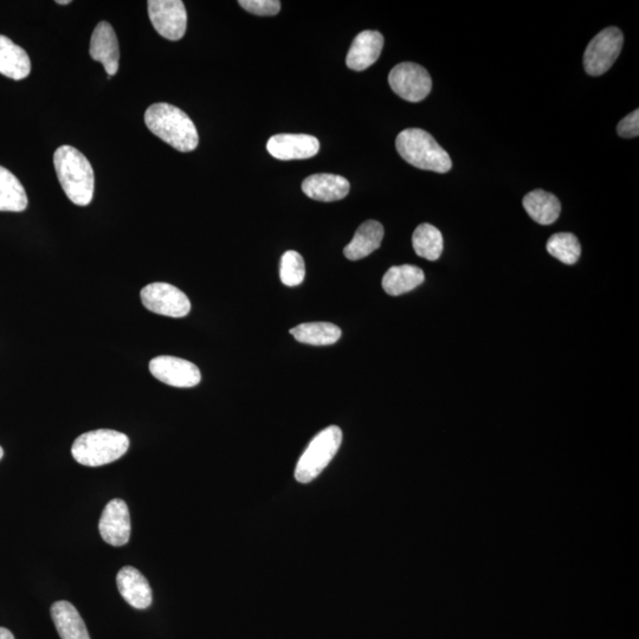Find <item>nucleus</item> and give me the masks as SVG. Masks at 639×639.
Segmentation results:
<instances>
[{
	"mask_svg": "<svg viewBox=\"0 0 639 639\" xmlns=\"http://www.w3.org/2000/svg\"><path fill=\"white\" fill-rule=\"evenodd\" d=\"M524 208L528 216L541 225H551L560 216L561 204L559 199L550 192L535 190L524 198Z\"/></svg>",
	"mask_w": 639,
	"mask_h": 639,
	"instance_id": "nucleus-20",
	"label": "nucleus"
},
{
	"mask_svg": "<svg viewBox=\"0 0 639 639\" xmlns=\"http://www.w3.org/2000/svg\"><path fill=\"white\" fill-rule=\"evenodd\" d=\"M58 180L71 203L87 206L94 197L95 177L92 165L75 147H58L54 154Z\"/></svg>",
	"mask_w": 639,
	"mask_h": 639,
	"instance_id": "nucleus-2",
	"label": "nucleus"
},
{
	"mask_svg": "<svg viewBox=\"0 0 639 639\" xmlns=\"http://www.w3.org/2000/svg\"><path fill=\"white\" fill-rule=\"evenodd\" d=\"M129 449V438L122 432L100 429L77 437L71 454L86 467H101L120 460Z\"/></svg>",
	"mask_w": 639,
	"mask_h": 639,
	"instance_id": "nucleus-4",
	"label": "nucleus"
},
{
	"mask_svg": "<svg viewBox=\"0 0 639 639\" xmlns=\"http://www.w3.org/2000/svg\"><path fill=\"white\" fill-rule=\"evenodd\" d=\"M617 132L622 138H637L639 135V111L636 109L619 122Z\"/></svg>",
	"mask_w": 639,
	"mask_h": 639,
	"instance_id": "nucleus-28",
	"label": "nucleus"
},
{
	"mask_svg": "<svg viewBox=\"0 0 639 639\" xmlns=\"http://www.w3.org/2000/svg\"><path fill=\"white\" fill-rule=\"evenodd\" d=\"M341 443L342 431L339 426L332 425L319 432L309 443L296 466V480L300 483L314 481L337 455Z\"/></svg>",
	"mask_w": 639,
	"mask_h": 639,
	"instance_id": "nucleus-5",
	"label": "nucleus"
},
{
	"mask_svg": "<svg viewBox=\"0 0 639 639\" xmlns=\"http://www.w3.org/2000/svg\"><path fill=\"white\" fill-rule=\"evenodd\" d=\"M150 372L159 382L179 389H190L202 380V373L195 364L170 355H160L152 359Z\"/></svg>",
	"mask_w": 639,
	"mask_h": 639,
	"instance_id": "nucleus-10",
	"label": "nucleus"
},
{
	"mask_svg": "<svg viewBox=\"0 0 639 639\" xmlns=\"http://www.w3.org/2000/svg\"><path fill=\"white\" fill-rule=\"evenodd\" d=\"M383 238V225L377 221H367L355 231L353 240L344 249V254L350 261L363 260L380 248Z\"/></svg>",
	"mask_w": 639,
	"mask_h": 639,
	"instance_id": "nucleus-17",
	"label": "nucleus"
},
{
	"mask_svg": "<svg viewBox=\"0 0 639 639\" xmlns=\"http://www.w3.org/2000/svg\"><path fill=\"white\" fill-rule=\"evenodd\" d=\"M0 639H15V636L12 635V632L5 628H0Z\"/></svg>",
	"mask_w": 639,
	"mask_h": 639,
	"instance_id": "nucleus-29",
	"label": "nucleus"
},
{
	"mask_svg": "<svg viewBox=\"0 0 639 639\" xmlns=\"http://www.w3.org/2000/svg\"><path fill=\"white\" fill-rule=\"evenodd\" d=\"M31 71L30 57L10 38L0 35V74L15 81L27 79Z\"/></svg>",
	"mask_w": 639,
	"mask_h": 639,
	"instance_id": "nucleus-18",
	"label": "nucleus"
},
{
	"mask_svg": "<svg viewBox=\"0 0 639 639\" xmlns=\"http://www.w3.org/2000/svg\"><path fill=\"white\" fill-rule=\"evenodd\" d=\"M267 150L279 160L309 159L319 153L320 142L313 135L277 134L269 139Z\"/></svg>",
	"mask_w": 639,
	"mask_h": 639,
	"instance_id": "nucleus-12",
	"label": "nucleus"
},
{
	"mask_svg": "<svg viewBox=\"0 0 639 639\" xmlns=\"http://www.w3.org/2000/svg\"><path fill=\"white\" fill-rule=\"evenodd\" d=\"M547 251L548 254L568 266L576 264L582 255V247H580L578 238L570 232L554 234L547 242Z\"/></svg>",
	"mask_w": 639,
	"mask_h": 639,
	"instance_id": "nucleus-25",
	"label": "nucleus"
},
{
	"mask_svg": "<svg viewBox=\"0 0 639 639\" xmlns=\"http://www.w3.org/2000/svg\"><path fill=\"white\" fill-rule=\"evenodd\" d=\"M3 456H4V450L2 447H0V460H2Z\"/></svg>",
	"mask_w": 639,
	"mask_h": 639,
	"instance_id": "nucleus-31",
	"label": "nucleus"
},
{
	"mask_svg": "<svg viewBox=\"0 0 639 639\" xmlns=\"http://www.w3.org/2000/svg\"><path fill=\"white\" fill-rule=\"evenodd\" d=\"M131 515L126 502L114 499L103 509L99 531L103 540L114 547L125 546L131 538Z\"/></svg>",
	"mask_w": 639,
	"mask_h": 639,
	"instance_id": "nucleus-11",
	"label": "nucleus"
},
{
	"mask_svg": "<svg viewBox=\"0 0 639 639\" xmlns=\"http://www.w3.org/2000/svg\"><path fill=\"white\" fill-rule=\"evenodd\" d=\"M290 334L301 344L331 346L341 338V329L329 322H309L290 329Z\"/></svg>",
	"mask_w": 639,
	"mask_h": 639,
	"instance_id": "nucleus-23",
	"label": "nucleus"
},
{
	"mask_svg": "<svg viewBox=\"0 0 639 639\" xmlns=\"http://www.w3.org/2000/svg\"><path fill=\"white\" fill-rule=\"evenodd\" d=\"M145 124L154 135L179 152L195 151L199 144L197 128L189 115L170 103H154L148 107Z\"/></svg>",
	"mask_w": 639,
	"mask_h": 639,
	"instance_id": "nucleus-1",
	"label": "nucleus"
},
{
	"mask_svg": "<svg viewBox=\"0 0 639 639\" xmlns=\"http://www.w3.org/2000/svg\"><path fill=\"white\" fill-rule=\"evenodd\" d=\"M116 584L122 598L134 609L150 608L153 600L152 589L144 574L137 568L132 566L121 568L116 576Z\"/></svg>",
	"mask_w": 639,
	"mask_h": 639,
	"instance_id": "nucleus-14",
	"label": "nucleus"
},
{
	"mask_svg": "<svg viewBox=\"0 0 639 639\" xmlns=\"http://www.w3.org/2000/svg\"><path fill=\"white\" fill-rule=\"evenodd\" d=\"M384 47V37L378 31L366 30L354 38L346 57L347 67L363 71L378 61Z\"/></svg>",
	"mask_w": 639,
	"mask_h": 639,
	"instance_id": "nucleus-15",
	"label": "nucleus"
},
{
	"mask_svg": "<svg viewBox=\"0 0 639 639\" xmlns=\"http://www.w3.org/2000/svg\"><path fill=\"white\" fill-rule=\"evenodd\" d=\"M390 86L399 98L409 102H421L431 92L432 80L428 70L419 64L404 62L391 70Z\"/></svg>",
	"mask_w": 639,
	"mask_h": 639,
	"instance_id": "nucleus-8",
	"label": "nucleus"
},
{
	"mask_svg": "<svg viewBox=\"0 0 639 639\" xmlns=\"http://www.w3.org/2000/svg\"><path fill=\"white\" fill-rule=\"evenodd\" d=\"M412 245L419 257L432 262L437 261L444 249L442 232L434 225L421 224L413 232Z\"/></svg>",
	"mask_w": 639,
	"mask_h": 639,
	"instance_id": "nucleus-24",
	"label": "nucleus"
},
{
	"mask_svg": "<svg viewBox=\"0 0 639 639\" xmlns=\"http://www.w3.org/2000/svg\"><path fill=\"white\" fill-rule=\"evenodd\" d=\"M28 208L24 186L14 173L0 166V211L22 212Z\"/></svg>",
	"mask_w": 639,
	"mask_h": 639,
	"instance_id": "nucleus-22",
	"label": "nucleus"
},
{
	"mask_svg": "<svg viewBox=\"0 0 639 639\" xmlns=\"http://www.w3.org/2000/svg\"><path fill=\"white\" fill-rule=\"evenodd\" d=\"M306 266L303 257L294 250L287 251L281 258L280 277L284 286L296 287L305 280Z\"/></svg>",
	"mask_w": 639,
	"mask_h": 639,
	"instance_id": "nucleus-26",
	"label": "nucleus"
},
{
	"mask_svg": "<svg viewBox=\"0 0 639 639\" xmlns=\"http://www.w3.org/2000/svg\"><path fill=\"white\" fill-rule=\"evenodd\" d=\"M623 43V32L618 28L612 27L600 31L585 50L586 73L591 76H600L609 71L621 54Z\"/></svg>",
	"mask_w": 639,
	"mask_h": 639,
	"instance_id": "nucleus-7",
	"label": "nucleus"
},
{
	"mask_svg": "<svg viewBox=\"0 0 639 639\" xmlns=\"http://www.w3.org/2000/svg\"><path fill=\"white\" fill-rule=\"evenodd\" d=\"M56 3H57V4H60V5H68V4H71L70 0H57V2H56Z\"/></svg>",
	"mask_w": 639,
	"mask_h": 639,
	"instance_id": "nucleus-30",
	"label": "nucleus"
},
{
	"mask_svg": "<svg viewBox=\"0 0 639 639\" xmlns=\"http://www.w3.org/2000/svg\"><path fill=\"white\" fill-rule=\"evenodd\" d=\"M89 54L94 61L103 64L108 77L118 73L120 61L119 41L111 24L101 22L96 25L92 40H90Z\"/></svg>",
	"mask_w": 639,
	"mask_h": 639,
	"instance_id": "nucleus-13",
	"label": "nucleus"
},
{
	"mask_svg": "<svg viewBox=\"0 0 639 639\" xmlns=\"http://www.w3.org/2000/svg\"><path fill=\"white\" fill-rule=\"evenodd\" d=\"M425 281L424 271L411 264L392 267L383 277V288L386 294L399 296L410 293Z\"/></svg>",
	"mask_w": 639,
	"mask_h": 639,
	"instance_id": "nucleus-21",
	"label": "nucleus"
},
{
	"mask_svg": "<svg viewBox=\"0 0 639 639\" xmlns=\"http://www.w3.org/2000/svg\"><path fill=\"white\" fill-rule=\"evenodd\" d=\"M350 189V182L337 174H313L302 183V191L306 196L324 203L344 199L350 193Z\"/></svg>",
	"mask_w": 639,
	"mask_h": 639,
	"instance_id": "nucleus-16",
	"label": "nucleus"
},
{
	"mask_svg": "<svg viewBox=\"0 0 639 639\" xmlns=\"http://www.w3.org/2000/svg\"><path fill=\"white\" fill-rule=\"evenodd\" d=\"M51 618L61 639H90L85 621L69 602H56L51 606Z\"/></svg>",
	"mask_w": 639,
	"mask_h": 639,
	"instance_id": "nucleus-19",
	"label": "nucleus"
},
{
	"mask_svg": "<svg viewBox=\"0 0 639 639\" xmlns=\"http://www.w3.org/2000/svg\"><path fill=\"white\" fill-rule=\"evenodd\" d=\"M396 148L400 157L417 169L447 173L453 167L448 152L423 129L408 128L399 133Z\"/></svg>",
	"mask_w": 639,
	"mask_h": 639,
	"instance_id": "nucleus-3",
	"label": "nucleus"
},
{
	"mask_svg": "<svg viewBox=\"0 0 639 639\" xmlns=\"http://www.w3.org/2000/svg\"><path fill=\"white\" fill-rule=\"evenodd\" d=\"M142 305L152 313L169 316V318H185L191 311L189 298L177 287L164 282L148 284L141 290Z\"/></svg>",
	"mask_w": 639,
	"mask_h": 639,
	"instance_id": "nucleus-6",
	"label": "nucleus"
},
{
	"mask_svg": "<svg viewBox=\"0 0 639 639\" xmlns=\"http://www.w3.org/2000/svg\"><path fill=\"white\" fill-rule=\"evenodd\" d=\"M148 15L154 29L169 41H179L185 35L187 14L182 0H150Z\"/></svg>",
	"mask_w": 639,
	"mask_h": 639,
	"instance_id": "nucleus-9",
	"label": "nucleus"
},
{
	"mask_svg": "<svg viewBox=\"0 0 639 639\" xmlns=\"http://www.w3.org/2000/svg\"><path fill=\"white\" fill-rule=\"evenodd\" d=\"M238 4L256 16H275L281 10L279 0H241Z\"/></svg>",
	"mask_w": 639,
	"mask_h": 639,
	"instance_id": "nucleus-27",
	"label": "nucleus"
}]
</instances>
